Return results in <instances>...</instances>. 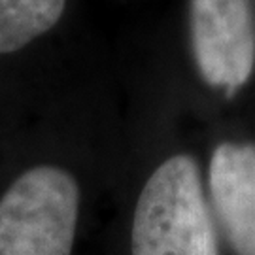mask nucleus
<instances>
[{
  "label": "nucleus",
  "mask_w": 255,
  "mask_h": 255,
  "mask_svg": "<svg viewBox=\"0 0 255 255\" xmlns=\"http://www.w3.org/2000/svg\"><path fill=\"white\" fill-rule=\"evenodd\" d=\"M130 242L132 255H218L193 157H170L151 174L138 199Z\"/></svg>",
  "instance_id": "1"
},
{
  "label": "nucleus",
  "mask_w": 255,
  "mask_h": 255,
  "mask_svg": "<svg viewBox=\"0 0 255 255\" xmlns=\"http://www.w3.org/2000/svg\"><path fill=\"white\" fill-rule=\"evenodd\" d=\"M80 214L72 174L36 164L0 197V255H70Z\"/></svg>",
  "instance_id": "2"
},
{
  "label": "nucleus",
  "mask_w": 255,
  "mask_h": 255,
  "mask_svg": "<svg viewBox=\"0 0 255 255\" xmlns=\"http://www.w3.org/2000/svg\"><path fill=\"white\" fill-rule=\"evenodd\" d=\"M191 46L202 80L235 95L255 64L252 2L191 0Z\"/></svg>",
  "instance_id": "3"
},
{
  "label": "nucleus",
  "mask_w": 255,
  "mask_h": 255,
  "mask_svg": "<svg viewBox=\"0 0 255 255\" xmlns=\"http://www.w3.org/2000/svg\"><path fill=\"white\" fill-rule=\"evenodd\" d=\"M210 193L231 246L255 255V147L221 144L210 161Z\"/></svg>",
  "instance_id": "4"
},
{
  "label": "nucleus",
  "mask_w": 255,
  "mask_h": 255,
  "mask_svg": "<svg viewBox=\"0 0 255 255\" xmlns=\"http://www.w3.org/2000/svg\"><path fill=\"white\" fill-rule=\"evenodd\" d=\"M66 0H0V55L15 53L63 17Z\"/></svg>",
  "instance_id": "5"
}]
</instances>
